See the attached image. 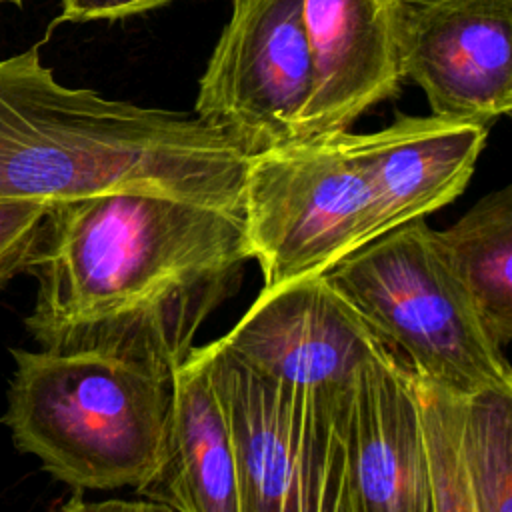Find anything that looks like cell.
Wrapping results in <instances>:
<instances>
[{"mask_svg":"<svg viewBox=\"0 0 512 512\" xmlns=\"http://www.w3.org/2000/svg\"><path fill=\"white\" fill-rule=\"evenodd\" d=\"M312 64L296 138L346 132L396 96L402 78L394 0H304ZM294 138V140H296Z\"/></svg>","mask_w":512,"mask_h":512,"instance_id":"11","label":"cell"},{"mask_svg":"<svg viewBox=\"0 0 512 512\" xmlns=\"http://www.w3.org/2000/svg\"><path fill=\"white\" fill-rule=\"evenodd\" d=\"M246 160L198 116L62 86L38 46L0 60V200L142 192L242 214Z\"/></svg>","mask_w":512,"mask_h":512,"instance_id":"2","label":"cell"},{"mask_svg":"<svg viewBox=\"0 0 512 512\" xmlns=\"http://www.w3.org/2000/svg\"><path fill=\"white\" fill-rule=\"evenodd\" d=\"M350 512H436L412 370L382 348L342 412Z\"/></svg>","mask_w":512,"mask_h":512,"instance_id":"10","label":"cell"},{"mask_svg":"<svg viewBox=\"0 0 512 512\" xmlns=\"http://www.w3.org/2000/svg\"><path fill=\"white\" fill-rule=\"evenodd\" d=\"M460 448L476 512H512V392L464 398Z\"/></svg>","mask_w":512,"mask_h":512,"instance_id":"15","label":"cell"},{"mask_svg":"<svg viewBox=\"0 0 512 512\" xmlns=\"http://www.w3.org/2000/svg\"><path fill=\"white\" fill-rule=\"evenodd\" d=\"M54 512H174L164 504L140 498V500H86L82 492H74L68 500H64Z\"/></svg>","mask_w":512,"mask_h":512,"instance_id":"19","label":"cell"},{"mask_svg":"<svg viewBox=\"0 0 512 512\" xmlns=\"http://www.w3.org/2000/svg\"><path fill=\"white\" fill-rule=\"evenodd\" d=\"M2 422L20 452L76 492L138 488L166 438L172 386L92 352L12 348Z\"/></svg>","mask_w":512,"mask_h":512,"instance_id":"3","label":"cell"},{"mask_svg":"<svg viewBox=\"0 0 512 512\" xmlns=\"http://www.w3.org/2000/svg\"><path fill=\"white\" fill-rule=\"evenodd\" d=\"M304 0H232L198 82L194 116L246 156L296 138L312 64Z\"/></svg>","mask_w":512,"mask_h":512,"instance_id":"7","label":"cell"},{"mask_svg":"<svg viewBox=\"0 0 512 512\" xmlns=\"http://www.w3.org/2000/svg\"><path fill=\"white\" fill-rule=\"evenodd\" d=\"M218 342L256 374L334 404L386 348L324 274L262 288Z\"/></svg>","mask_w":512,"mask_h":512,"instance_id":"8","label":"cell"},{"mask_svg":"<svg viewBox=\"0 0 512 512\" xmlns=\"http://www.w3.org/2000/svg\"><path fill=\"white\" fill-rule=\"evenodd\" d=\"M172 0H60L56 22H94L120 20L160 8Z\"/></svg>","mask_w":512,"mask_h":512,"instance_id":"18","label":"cell"},{"mask_svg":"<svg viewBox=\"0 0 512 512\" xmlns=\"http://www.w3.org/2000/svg\"><path fill=\"white\" fill-rule=\"evenodd\" d=\"M0 2H12V4H22V0H0Z\"/></svg>","mask_w":512,"mask_h":512,"instance_id":"21","label":"cell"},{"mask_svg":"<svg viewBox=\"0 0 512 512\" xmlns=\"http://www.w3.org/2000/svg\"><path fill=\"white\" fill-rule=\"evenodd\" d=\"M414 382L432 472L434 508L436 512H476L460 448L464 396L418 376Z\"/></svg>","mask_w":512,"mask_h":512,"instance_id":"16","label":"cell"},{"mask_svg":"<svg viewBox=\"0 0 512 512\" xmlns=\"http://www.w3.org/2000/svg\"><path fill=\"white\" fill-rule=\"evenodd\" d=\"M324 278L414 376L464 398L512 392L504 348L482 326L424 218L372 238Z\"/></svg>","mask_w":512,"mask_h":512,"instance_id":"4","label":"cell"},{"mask_svg":"<svg viewBox=\"0 0 512 512\" xmlns=\"http://www.w3.org/2000/svg\"><path fill=\"white\" fill-rule=\"evenodd\" d=\"M488 126L438 116H406L358 134L378 236L446 206L468 186Z\"/></svg>","mask_w":512,"mask_h":512,"instance_id":"12","label":"cell"},{"mask_svg":"<svg viewBox=\"0 0 512 512\" xmlns=\"http://www.w3.org/2000/svg\"><path fill=\"white\" fill-rule=\"evenodd\" d=\"M242 222L262 288L320 276L376 238L358 134L296 138L248 156Z\"/></svg>","mask_w":512,"mask_h":512,"instance_id":"5","label":"cell"},{"mask_svg":"<svg viewBox=\"0 0 512 512\" xmlns=\"http://www.w3.org/2000/svg\"><path fill=\"white\" fill-rule=\"evenodd\" d=\"M242 214L160 194L52 204L24 318L40 348L92 352L172 380L210 314L242 286Z\"/></svg>","mask_w":512,"mask_h":512,"instance_id":"1","label":"cell"},{"mask_svg":"<svg viewBox=\"0 0 512 512\" xmlns=\"http://www.w3.org/2000/svg\"><path fill=\"white\" fill-rule=\"evenodd\" d=\"M198 350L232 434L238 512H350L342 446L350 396L334 404L276 384L218 340Z\"/></svg>","mask_w":512,"mask_h":512,"instance_id":"6","label":"cell"},{"mask_svg":"<svg viewBox=\"0 0 512 512\" xmlns=\"http://www.w3.org/2000/svg\"><path fill=\"white\" fill-rule=\"evenodd\" d=\"M52 204L0 200V290L18 274H28Z\"/></svg>","mask_w":512,"mask_h":512,"instance_id":"17","label":"cell"},{"mask_svg":"<svg viewBox=\"0 0 512 512\" xmlns=\"http://www.w3.org/2000/svg\"><path fill=\"white\" fill-rule=\"evenodd\" d=\"M438 246L492 340L512 338V188L488 192L452 226L436 230Z\"/></svg>","mask_w":512,"mask_h":512,"instance_id":"14","label":"cell"},{"mask_svg":"<svg viewBox=\"0 0 512 512\" xmlns=\"http://www.w3.org/2000/svg\"><path fill=\"white\" fill-rule=\"evenodd\" d=\"M396 4H420V2H432V0H394Z\"/></svg>","mask_w":512,"mask_h":512,"instance_id":"20","label":"cell"},{"mask_svg":"<svg viewBox=\"0 0 512 512\" xmlns=\"http://www.w3.org/2000/svg\"><path fill=\"white\" fill-rule=\"evenodd\" d=\"M164 448L136 494L174 512H238V470L220 396L198 350L174 372Z\"/></svg>","mask_w":512,"mask_h":512,"instance_id":"13","label":"cell"},{"mask_svg":"<svg viewBox=\"0 0 512 512\" xmlns=\"http://www.w3.org/2000/svg\"><path fill=\"white\" fill-rule=\"evenodd\" d=\"M402 78L432 116L488 126L512 110V0L396 4Z\"/></svg>","mask_w":512,"mask_h":512,"instance_id":"9","label":"cell"}]
</instances>
